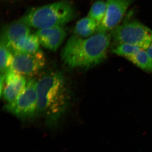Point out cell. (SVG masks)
I'll use <instances>...</instances> for the list:
<instances>
[{
	"label": "cell",
	"mask_w": 152,
	"mask_h": 152,
	"mask_svg": "<svg viewBox=\"0 0 152 152\" xmlns=\"http://www.w3.org/2000/svg\"><path fill=\"white\" fill-rule=\"evenodd\" d=\"M107 6V2L98 1L94 3L91 7L88 16L96 22L98 26L104 18Z\"/></svg>",
	"instance_id": "cell-15"
},
{
	"label": "cell",
	"mask_w": 152,
	"mask_h": 152,
	"mask_svg": "<svg viewBox=\"0 0 152 152\" xmlns=\"http://www.w3.org/2000/svg\"><path fill=\"white\" fill-rule=\"evenodd\" d=\"M46 63L45 56L40 49L32 53H15L10 69L25 77H32L42 70Z\"/></svg>",
	"instance_id": "cell-6"
},
{
	"label": "cell",
	"mask_w": 152,
	"mask_h": 152,
	"mask_svg": "<svg viewBox=\"0 0 152 152\" xmlns=\"http://www.w3.org/2000/svg\"><path fill=\"white\" fill-rule=\"evenodd\" d=\"M127 59L146 72H152V62L149 57L147 54L146 50L140 49Z\"/></svg>",
	"instance_id": "cell-13"
},
{
	"label": "cell",
	"mask_w": 152,
	"mask_h": 152,
	"mask_svg": "<svg viewBox=\"0 0 152 152\" xmlns=\"http://www.w3.org/2000/svg\"><path fill=\"white\" fill-rule=\"evenodd\" d=\"M146 51L147 54L149 57L151 59L152 62V41L150 45L149 46L146 50Z\"/></svg>",
	"instance_id": "cell-18"
},
{
	"label": "cell",
	"mask_w": 152,
	"mask_h": 152,
	"mask_svg": "<svg viewBox=\"0 0 152 152\" xmlns=\"http://www.w3.org/2000/svg\"><path fill=\"white\" fill-rule=\"evenodd\" d=\"M111 37L117 45L127 44L146 50L152 41V30L140 22L131 21L112 31Z\"/></svg>",
	"instance_id": "cell-4"
},
{
	"label": "cell",
	"mask_w": 152,
	"mask_h": 152,
	"mask_svg": "<svg viewBox=\"0 0 152 152\" xmlns=\"http://www.w3.org/2000/svg\"><path fill=\"white\" fill-rule=\"evenodd\" d=\"M111 39V35L102 31L86 38L71 36L62 50V61L72 69L94 67L105 60Z\"/></svg>",
	"instance_id": "cell-2"
},
{
	"label": "cell",
	"mask_w": 152,
	"mask_h": 152,
	"mask_svg": "<svg viewBox=\"0 0 152 152\" xmlns=\"http://www.w3.org/2000/svg\"><path fill=\"white\" fill-rule=\"evenodd\" d=\"M140 49L129 44H120L117 45L113 49L112 51L115 54L127 59L135 54Z\"/></svg>",
	"instance_id": "cell-16"
},
{
	"label": "cell",
	"mask_w": 152,
	"mask_h": 152,
	"mask_svg": "<svg viewBox=\"0 0 152 152\" xmlns=\"http://www.w3.org/2000/svg\"><path fill=\"white\" fill-rule=\"evenodd\" d=\"M28 81L26 77L10 69L5 73L3 96L7 104L12 102L23 91Z\"/></svg>",
	"instance_id": "cell-10"
},
{
	"label": "cell",
	"mask_w": 152,
	"mask_h": 152,
	"mask_svg": "<svg viewBox=\"0 0 152 152\" xmlns=\"http://www.w3.org/2000/svg\"><path fill=\"white\" fill-rule=\"evenodd\" d=\"M37 115L43 117L50 127H56L70 103V91L66 81L60 72H50L37 81Z\"/></svg>",
	"instance_id": "cell-1"
},
{
	"label": "cell",
	"mask_w": 152,
	"mask_h": 152,
	"mask_svg": "<svg viewBox=\"0 0 152 152\" xmlns=\"http://www.w3.org/2000/svg\"><path fill=\"white\" fill-rule=\"evenodd\" d=\"M40 44L45 48L56 51L63 43L67 34L64 26L38 30L36 33Z\"/></svg>",
	"instance_id": "cell-9"
},
{
	"label": "cell",
	"mask_w": 152,
	"mask_h": 152,
	"mask_svg": "<svg viewBox=\"0 0 152 152\" xmlns=\"http://www.w3.org/2000/svg\"><path fill=\"white\" fill-rule=\"evenodd\" d=\"M104 18L98 26L96 31L108 33L118 26L132 0H108Z\"/></svg>",
	"instance_id": "cell-7"
},
{
	"label": "cell",
	"mask_w": 152,
	"mask_h": 152,
	"mask_svg": "<svg viewBox=\"0 0 152 152\" xmlns=\"http://www.w3.org/2000/svg\"><path fill=\"white\" fill-rule=\"evenodd\" d=\"M98 27V24L89 17L79 20L75 28L76 35L83 38L89 37L94 34Z\"/></svg>",
	"instance_id": "cell-12"
},
{
	"label": "cell",
	"mask_w": 152,
	"mask_h": 152,
	"mask_svg": "<svg viewBox=\"0 0 152 152\" xmlns=\"http://www.w3.org/2000/svg\"><path fill=\"white\" fill-rule=\"evenodd\" d=\"M5 78V74H1V77H0V97L1 98L2 97L3 91H4Z\"/></svg>",
	"instance_id": "cell-17"
},
{
	"label": "cell",
	"mask_w": 152,
	"mask_h": 152,
	"mask_svg": "<svg viewBox=\"0 0 152 152\" xmlns=\"http://www.w3.org/2000/svg\"><path fill=\"white\" fill-rule=\"evenodd\" d=\"M37 81L28 80L23 91L12 102L7 104L5 110L23 121H29L37 116Z\"/></svg>",
	"instance_id": "cell-5"
},
{
	"label": "cell",
	"mask_w": 152,
	"mask_h": 152,
	"mask_svg": "<svg viewBox=\"0 0 152 152\" xmlns=\"http://www.w3.org/2000/svg\"><path fill=\"white\" fill-rule=\"evenodd\" d=\"M14 54L7 44L1 40L0 46V70L1 74H5L10 69Z\"/></svg>",
	"instance_id": "cell-14"
},
{
	"label": "cell",
	"mask_w": 152,
	"mask_h": 152,
	"mask_svg": "<svg viewBox=\"0 0 152 152\" xmlns=\"http://www.w3.org/2000/svg\"><path fill=\"white\" fill-rule=\"evenodd\" d=\"M30 31V27L20 19L3 27L1 40L7 44L13 53L17 44L23 38L31 34Z\"/></svg>",
	"instance_id": "cell-8"
},
{
	"label": "cell",
	"mask_w": 152,
	"mask_h": 152,
	"mask_svg": "<svg viewBox=\"0 0 152 152\" xmlns=\"http://www.w3.org/2000/svg\"><path fill=\"white\" fill-rule=\"evenodd\" d=\"M76 15L72 4L62 1L30 9L20 20L30 27L39 30L64 26L72 20Z\"/></svg>",
	"instance_id": "cell-3"
},
{
	"label": "cell",
	"mask_w": 152,
	"mask_h": 152,
	"mask_svg": "<svg viewBox=\"0 0 152 152\" xmlns=\"http://www.w3.org/2000/svg\"><path fill=\"white\" fill-rule=\"evenodd\" d=\"M39 38L36 34H30L19 42L14 50L13 53H32L40 50Z\"/></svg>",
	"instance_id": "cell-11"
}]
</instances>
